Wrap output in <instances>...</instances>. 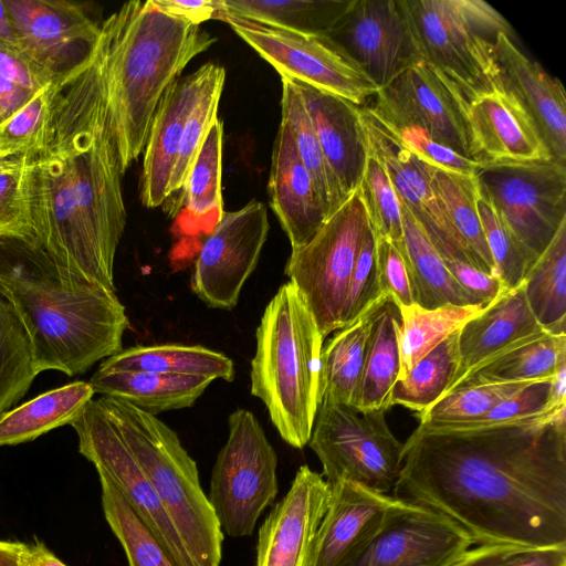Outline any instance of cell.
<instances>
[{
	"label": "cell",
	"mask_w": 566,
	"mask_h": 566,
	"mask_svg": "<svg viewBox=\"0 0 566 566\" xmlns=\"http://www.w3.org/2000/svg\"><path fill=\"white\" fill-rule=\"evenodd\" d=\"M224 80V69L218 64L210 63L209 72L198 98L185 122L177 159L170 178L169 197L182 189L188 172L199 154L210 127L218 119L217 113Z\"/></svg>",
	"instance_id": "obj_44"
},
{
	"label": "cell",
	"mask_w": 566,
	"mask_h": 566,
	"mask_svg": "<svg viewBox=\"0 0 566 566\" xmlns=\"http://www.w3.org/2000/svg\"><path fill=\"white\" fill-rule=\"evenodd\" d=\"M476 205L495 274L507 291L514 290L523 283L537 256L523 245L480 191Z\"/></svg>",
	"instance_id": "obj_45"
},
{
	"label": "cell",
	"mask_w": 566,
	"mask_h": 566,
	"mask_svg": "<svg viewBox=\"0 0 566 566\" xmlns=\"http://www.w3.org/2000/svg\"><path fill=\"white\" fill-rule=\"evenodd\" d=\"M534 381L479 384L458 387L419 415V424L470 421L489 412L503 400Z\"/></svg>",
	"instance_id": "obj_47"
},
{
	"label": "cell",
	"mask_w": 566,
	"mask_h": 566,
	"mask_svg": "<svg viewBox=\"0 0 566 566\" xmlns=\"http://www.w3.org/2000/svg\"><path fill=\"white\" fill-rule=\"evenodd\" d=\"M468 122L472 159L480 166L554 159L530 117L501 88L472 99Z\"/></svg>",
	"instance_id": "obj_22"
},
{
	"label": "cell",
	"mask_w": 566,
	"mask_h": 566,
	"mask_svg": "<svg viewBox=\"0 0 566 566\" xmlns=\"http://www.w3.org/2000/svg\"><path fill=\"white\" fill-rule=\"evenodd\" d=\"M551 381L552 379L534 381L496 405L485 415L473 420L442 424H419L418 428L422 430H467L549 416L546 412V406L549 398Z\"/></svg>",
	"instance_id": "obj_49"
},
{
	"label": "cell",
	"mask_w": 566,
	"mask_h": 566,
	"mask_svg": "<svg viewBox=\"0 0 566 566\" xmlns=\"http://www.w3.org/2000/svg\"><path fill=\"white\" fill-rule=\"evenodd\" d=\"M290 80L301 95L327 164L349 198L359 186L367 159L358 106L307 83Z\"/></svg>",
	"instance_id": "obj_26"
},
{
	"label": "cell",
	"mask_w": 566,
	"mask_h": 566,
	"mask_svg": "<svg viewBox=\"0 0 566 566\" xmlns=\"http://www.w3.org/2000/svg\"><path fill=\"white\" fill-rule=\"evenodd\" d=\"M0 76L33 93L54 83L50 75L23 53L15 43L9 41H0Z\"/></svg>",
	"instance_id": "obj_54"
},
{
	"label": "cell",
	"mask_w": 566,
	"mask_h": 566,
	"mask_svg": "<svg viewBox=\"0 0 566 566\" xmlns=\"http://www.w3.org/2000/svg\"><path fill=\"white\" fill-rule=\"evenodd\" d=\"M350 0H220L214 15L245 19L305 34H327Z\"/></svg>",
	"instance_id": "obj_36"
},
{
	"label": "cell",
	"mask_w": 566,
	"mask_h": 566,
	"mask_svg": "<svg viewBox=\"0 0 566 566\" xmlns=\"http://www.w3.org/2000/svg\"><path fill=\"white\" fill-rule=\"evenodd\" d=\"M29 544L0 541V566H27Z\"/></svg>",
	"instance_id": "obj_60"
},
{
	"label": "cell",
	"mask_w": 566,
	"mask_h": 566,
	"mask_svg": "<svg viewBox=\"0 0 566 566\" xmlns=\"http://www.w3.org/2000/svg\"><path fill=\"white\" fill-rule=\"evenodd\" d=\"M102 399L196 566H220L223 533L202 490L197 463L177 433L127 401Z\"/></svg>",
	"instance_id": "obj_6"
},
{
	"label": "cell",
	"mask_w": 566,
	"mask_h": 566,
	"mask_svg": "<svg viewBox=\"0 0 566 566\" xmlns=\"http://www.w3.org/2000/svg\"><path fill=\"white\" fill-rule=\"evenodd\" d=\"M216 40L153 0L126 2L103 22L105 96L124 174L144 151L167 87Z\"/></svg>",
	"instance_id": "obj_4"
},
{
	"label": "cell",
	"mask_w": 566,
	"mask_h": 566,
	"mask_svg": "<svg viewBox=\"0 0 566 566\" xmlns=\"http://www.w3.org/2000/svg\"><path fill=\"white\" fill-rule=\"evenodd\" d=\"M268 192L292 250L310 242L327 219L290 128L282 120L273 146Z\"/></svg>",
	"instance_id": "obj_27"
},
{
	"label": "cell",
	"mask_w": 566,
	"mask_h": 566,
	"mask_svg": "<svg viewBox=\"0 0 566 566\" xmlns=\"http://www.w3.org/2000/svg\"><path fill=\"white\" fill-rule=\"evenodd\" d=\"M399 202L405 262L410 274L415 303L427 310L446 305L482 306L455 281L420 223L400 200Z\"/></svg>",
	"instance_id": "obj_31"
},
{
	"label": "cell",
	"mask_w": 566,
	"mask_h": 566,
	"mask_svg": "<svg viewBox=\"0 0 566 566\" xmlns=\"http://www.w3.org/2000/svg\"><path fill=\"white\" fill-rule=\"evenodd\" d=\"M103 371H142L234 379V364L224 354L199 345L161 344L135 346L104 359Z\"/></svg>",
	"instance_id": "obj_32"
},
{
	"label": "cell",
	"mask_w": 566,
	"mask_h": 566,
	"mask_svg": "<svg viewBox=\"0 0 566 566\" xmlns=\"http://www.w3.org/2000/svg\"><path fill=\"white\" fill-rule=\"evenodd\" d=\"M423 164L431 186L473 264L480 271L496 276L478 212L475 175H461Z\"/></svg>",
	"instance_id": "obj_35"
},
{
	"label": "cell",
	"mask_w": 566,
	"mask_h": 566,
	"mask_svg": "<svg viewBox=\"0 0 566 566\" xmlns=\"http://www.w3.org/2000/svg\"><path fill=\"white\" fill-rule=\"evenodd\" d=\"M123 175L99 40L91 61L55 85L42 144L27 155L25 189L39 243L61 268L114 292Z\"/></svg>",
	"instance_id": "obj_2"
},
{
	"label": "cell",
	"mask_w": 566,
	"mask_h": 566,
	"mask_svg": "<svg viewBox=\"0 0 566 566\" xmlns=\"http://www.w3.org/2000/svg\"><path fill=\"white\" fill-rule=\"evenodd\" d=\"M0 292L28 333L38 374L75 376L123 349L129 319L115 292L61 268L34 237L0 235Z\"/></svg>",
	"instance_id": "obj_3"
},
{
	"label": "cell",
	"mask_w": 566,
	"mask_h": 566,
	"mask_svg": "<svg viewBox=\"0 0 566 566\" xmlns=\"http://www.w3.org/2000/svg\"><path fill=\"white\" fill-rule=\"evenodd\" d=\"M515 547L518 546L481 544L474 548H469L451 566H500L503 558Z\"/></svg>",
	"instance_id": "obj_57"
},
{
	"label": "cell",
	"mask_w": 566,
	"mask_h": 566,
	"mask_svg": "<svg viewBox=\"0 0 566 566\" xmlns=\"http://www.w3.org/2000/svg\"><path fill=\"white\" fill-rule=\"evenodd\" d=\"M210 63L176 78L165 91L155 112L144 148L140 201L155 208L169 197V184L186 118L193 106Z\"/></svg>",
	"instance_id": "obj_25"
},
{
	"label": "cell",
	"mask_w": 566,
	"mask_h": 566,
	"mask_svg": "<svg viewBox=\"0 0 566 566\" xmlns=\"http://www.w3.org/2000/svg\"><path fill=\"white\" fill-rule=\"evenodd\" d=\"M566 408V359L562 360L552 378L546 412L554 415Z\"/></svg>",
	"instance_id": "obj_59"
},
{
	"label": "cell",
	"mask_w": 566,
	"mask_h": 566,
	"mask_svg": "<svg viewBox=\"0 0 566 566\" xmlns=\"http://www.w3.org/2000/svg\"><path fill=\"white\" fill-rule=\"evenodd\" d=\"M545 334L528 306L523 283L504 291L459 329V367L448 392L468 374Z\"/></svg>",
	"instance_id": "obj_24"
},
{
	"label": "cell",
	"mask_w": 566,
	"mask_h": 566,
	"mask_svg": "<svg viewBox=\"0 0 566 566\" xmlns=\"http://www.w3.org/2000/svg\"><path fill=\"white\" fill-rule=\"evenodd\" d=\"M376 260L381 291L399 306L415 304L410 274L398 249L386 238L376 235Z\"/></svg>",
	"instance_id": "obj_53"
},
{
	"label": "cell",
	"mask_w": 566,
	"mask_h": 566,
	"mask_svg": "<svg viewBox=\"0 0 566 566\" xmlns=\"http://www.w3.org/2000/svg\"><path fill=\"white\" fill-rule=\"evenodd\" d=\"M57 82L45 86L0 125V157L27 156L42 144Z\"/></svg>",
	"instance_id": "obj_48"
},
{
	"label": "cell",
	"mask_w": 566,
	"mask_h": 566,
	"mask_svg": "<svg viewBox=\"0 0 566 566\" xmlns=\"http://www.w3.org/2000/svg\"><path fill=\"white\" fill-rule=\"evenodd\" d=\"M370 321L366 360L355 407L388 410L390 392L400 368L398 331L401 315L398 303L385 295L373 306Z\"/></svg>",
	"instance_id": "obj_30"
},
{
	"label": "cell",
	"mask_w": 566,
	"mask_h": 566,
	"mask_svg": "<svg viewBox=\"0 0 566 566\" xmlns=\"http://www.w3.org/2000/svg\"><path fill=\"white\" fill-rule=\"evenodd\" d=\"M231 29L280 74L366 106L376 84L327 35L305 34L221 15Z\"/></svg>",
	"instance_id": "obj_11"
},
{
	"label": "cell",
	"mask_w": 566,
	"mask_h": 566,
	"mask_svg": "<svg viewBox=\"0 0 566 566\" xmlns=\"http://www.w3.org/2000/svg\"><path fill=\"white\" fill-rule=\"evenodd\" d=\"M329 497L331 485L324 476L301 465L290 490L259 528L255 566H311Z\"/></svg>",
	"instance_id": "obj_20"
},
{
	"label": "cell",
	"mask_w": 566,
	"mask_h": 566,
	"mask_svg": "<svg viewBox=\"0 0 566 566\" xmlns=\"http://www.w3.org/2000/svg\"><path fill=\"white\" fill-rule=\"evenodd\" d=\"M38 375L28 333L0 292V417L24 396Z\"/></svg>",
	"instance_id": "obj_42"
},
{
	"label": "cell",
	"mask_w": 566,
	"mask_h": 566,
	"mask_svg": "<svg viewBox=\"0 0 566 566\" xmlns=\"http://www.w3.org/2000/svg\"><path fill=\"white\" fill-rule=\"evenodd\" d=\"M384 296L376 260V239L370 226L363 240L350 277L343 327L364 316Z\"/></svg>",
	"instance_id": "obj_51"
},
{
	"label": "cell",
	"mask_w": 566,
	"mask_h": 566,
	"mask_svg": "<svg viewBox=\"0 0 566 566\" xmlns=\"http://www.w3.org/2000/svg\"><path fill=\"white\" fill-rule=\"evenodd\" d=\"M422 57L470 103L496 88L493 51L499 33L514 30L482 0H405Z\"/></svg>",
	"instance_id": "obj_7"
},
{
	"label": "cell",
	"mask_w": 566,
	"mask_h": 566,
	"mask_svg": "<svg viewBox=\"0 0 566 566\" xmlns=\"http://www.w3.org/2000/svg\"><path fill=\"white\" fill-rule=\"evenodd\" d=\"M391 126L397 132L405 146L421 161L430 166L468 176H474L476 169L480 167L478 163L436 142L420 129L408 126Z\"/></svg>",
	"instance_id": "obj_52"
},
{
	"label": "cell",
	"mask_w": 566,
	"mask_h": 566,
	"mask_svg": "<svg viewBox=\"0 0 566 566\" xmlns=\"http://www.w3.org/2000/svg\"><path fill=\"white\" fill-rule=\"evenodd\" d=\"M358 190L374 233L388 239L405 260L398 196L381 164L368 151Z\"/></svg>",
	"instance_id": "obj_46"
},
{
	"label": "cell",
	"mask_w": 566,
	"mask_h": 566,
	"mask_svg": "<svg viewBox=\"0 0 566 566\" xmlns=\"http://www.w3.org/2000/svg\"><path fill=\"white\" fill-rule=\"evenodd\" d=\"M395 502L394 496L352 482L332 484L311 566H348L380 531Z\"/></svg>",
	"instance_id": "obj_23"
},
{
	"label": "cell",
	"mask_w": 566,
	"mask_h": 566,
	"mask_svg": "<svg viewBox=\"0 0 566 566\" xmlns=\"http://www.w3.org/2000/svg\"><path fill=\"white\" fill-rule=\"evenodd\" d=\"M566 408L467 430H413L394 497L458 524L475 544L566 546Z\"/></svg>",
	"instance_id": "obj_1"
},
{
	"label": "cell",
	"mask_w": 566,
	"mask_h": 566,
	"mask_svg": "<svg viewBox=\"0 0 566 566\" xmlns=\"http://www.w3.org/2000/svg\"><path fill=\"white\" fill-rule=\"evenodd\" d=\"M370 311L353 324L334 332L323 345L319 403L328 401L356 406L370 333Z\"/></svg>",
	"instance_id": "obj_33"
},
{
	"label": "cell",
	"mask_w": 566,
	"mask_h": 566,
	"mask_svg": "<svg viewBox=\"0 0 566 566\" xmlns=\"http://www.w3.org/2000/svg\"><path fill=\"white\" fill-rule=\"evenodd\" d=\"M164 12L181 18L192 24L214 19L220 10V0H153Z\"/></svg>",
	"instance_id": "obj_56"
},
{
	"label": "cell",
	"mask_w": 566,
	"mask_h": 566,
	"mask_svg": "<svg viewBox=\"0 0 566 566\" xmlns=\"http://www.w3.org/2000/svg\"><path fill=\"white\" fill-rule=\"evenodd\" d=\"M270 223L263 202L224 212L203 240L193 264L191 289L208 306L232 310L254 271Z\"/></svg>",
	"instance_id": "obj_15"
},
{
	"label": "cell",
	"mask_w": 566,
	"mask_h": 566,
	"mask_svg": "<svg viewBox=\"0 0 566 566\" xmlns=\"http://www.w3.org/2000/svg\"><path fill=\"white\" fill-rule=\"evenodd\" d=\"M94 394L88 381H74L4 412L0 417V446L31 441L71 423Z\"/></svg>",
	"instance_id": "obj_34"
},
{
	"label": "cell",
	"mask_w": 566,
	"mask_h": 566,
	"mask_svg": "<svg viewBox=\"0 0 566 566\" xmlns=\"http://www.w3.org/2000/svg\"><path fill=\"white\" fill-rule=\"evenodd\" d=\"M399 308L401 323L398 331V380L403 379L411 368L444 338L484 310L479 305H446L427 310L416 303Z\"/></svg>",
	"instance_id": "obj_39"
},
{
	"label": "cell",
	"mask_w": 566,
	"mask_h": 566,
	"mask_svg": "<svg viewBox=\"0 0 566 566\" xmlns=\"http://www.w3.org/2000/svg\"><path fill=\"white\" fill-rule=\"evenodd\" d=\"M325 35L379 90L423 60L405 0H350Z\"/></svg>",
	"instance_id": "obj_17"
},
{
	"label": "cell",
	"mask_w": 566,
	"mask_h": 566,
	"mask_svg": "<svg viewBox=\"0 0 566 566\" xmlns=\"http://www.w3.org/2000/svg\"><path fill=\"white\" fill-rule=\"evenodd\" d=\"M528 306L549 334H566V220L523 281Z\"/></svg>",
	"instance_id": "obj_37"
},
{
	"label": "cell",
	"mask_w": 566,
	"mask_h": 566,
	"mask_svg": "<svg viewBox=\"0 0 566 566\" xmlns=\"http://www.w3.org/2000/svg\"><path fill=\"white\" fill-rule=\"evenodd\" d=\"M478 188L535 256L566 220V163L480 166Z\"/></svg>",
	"instance_id": "obj_12"
},
{
	"label": "cell",
	"mask_w": 566,
	"mask_h": 566,
	"mask_svg": "<svg viewBox=\"0 0 566 566\" xmlns=\"http://www.w3.org/2000/svg\"><path fill=\"white\" fill-rule=\"evenodd\" d=\"M223 124L218 118L210 127L182 187L174 217L179 231L193 235L209 233L223 211L221 192Z\"/></svg>",
	"instance_id": "obj_29"
},
{
	"label": "cell",
	"mask_w": 566,
	"mask_h": 566,
	"mask_svg": "<svg viewBox=\"0 0 566 566\" xmlns=\"http://www.w3.org/2000/svg\"><path fill=\"white\" fill-rule=\"evenodd\" d=\"M0 41L14 43V33L10 23L4 0H0Z\"/></svg>",
	"instance_id": "obj_62"
},
{
	"label": "cell",
	"mask_w": 566,
	"mask_h": 566,
	"mask_svg": "<svg viewBox=\"0 0 566 566\" xmlns=\"http://www.w3.org/2000/svg\"><path fill=\"white\" fill-rule=\"evenodd\" d=\"M255 337L251 394L263 401L281 438L302 449L310 441L319 403L324 337L291 281L268 303Z\"/></svg>",
	"instance_id": "obj_5"
},
{
	"label": "cell",
	"mask_w": 566,
	"mask_h": 566,
	"mask_svg": "<svg viewBox=\"0 0 566 566\" xmlns=\"http://www.w3.org/2000/svg\"><path fill=\"white\" fill-rule=\"evenodd\" d=\"M564 359L566 334L547 333L473 370L452 389L479 384L548 380Z\"/></svg>",
	"instance_id": "obj_38"
},
{
	"label": "cell",
	"mask_w": 566,
	"mask_h": 566,
	"mask_svg": "<svg viewBox=\"0 0 566 566\" xmlns=\"http://www.w3.org/2000/svg\"><path fill=\"white\" fill-rule=\"evenodd\" d=\"M212 468L208 500L222 533L244 537L279 492L277 454L256 417L237 409Z\"/></svg>",
	"instance_id": "obj_9"
},
{
	"label": "cell",
	"mask_w": 566,
	"mask_h": 566,
	"mask_svg": "<svg viewBox=\"0 0 566 566\" xmlns=\"http://www.w3.org/2000/svg\"><path fill=\"white\" fill-rule=\"evenodd\" d=\"M98 476L104 516L125 552L128 566H174L120 492L104 474Z\"/></svg>",
	"instance_id": "obj_43"
},
{
	"label": "cell",
	"mask_w": 566,
	"mask_h": 566,
	"mask_svg": "<svg viewBox=\"0 0 566 566\" xmlns=\"http://www.w3.org/2000/svg\"><path fill=\"white\" fill-rule=\"evenodd\" d=\"M212 381L196 376L98 369L88 382L95 394L122 399L156 416L193 406Z\"/></svg>",
	"instance_id": "obj_28"
},
{
	"label": "cell",
	"mask_w": 566,
	"mask_h": 566,
	"mask_svg": "<svg viewBox=\"0 0 566 566\" xmlns=\"http://www.w3.org/2000/svg\"><path fill=\"white\" fill-rule=\"evenodd\" d=\"M358 114L367 151L381 164L399 200L420 223L441 259L448 263L471 259L431 186L424 164L371 108L358 107Z\"/></svg>",
	"instance_id": "obj_18"
},
{
	"label": "cell",
	"mask_w": 566,
	"mask_h": 566,
	"mask_svg": "<svg viewBox=\"0 0 566 566\" xmlns=\"http://www.w3.org/2000/svg\"><path fill=\"white\" fill-rule=\"evenodd\" d=\"M501 32L493 51L494 83L510 94L536 127L554 159L566 163V93L556 77Z\"/></svg>",
	"instance_id": "obj_21"
},
{
	"label": "cell",
	"mask_w": 566,
	"mask_h": 566,
	"mask_svg": "<svg viewBox=\"0 0 566 566\" xmlns=\"http://www.w3.org/2000/svg\"><path fill=\"white\" fill-rule=\"evenodd\" d=\"M474 544L448 517L396 499L380 531L348 566H451Z\"/></svg>",
	"instance_id": "obj_19"
},
{
	"label": "cell",
	"mask_w": 566,
	"mask_h": 566,
	"mask_svg": "<svg viewBox=\"0 0 566 566\" xmlns=\"http://www.w3.org/2000/svg\"><path fill=\"white\" fill-rule=\"evenodd\" d=\"M281 120L290 128L300 159L314 181L328 219L348 198L326 161L300 93L289 77L281 76Z\"/></svg>",
	"instance_id": "obj_40"
},
{
	"label": "cell",
	"mask_w": 566,
	"mask_h": 566,
	"mask_svg": "<svg viewBox=\"0 0 566 566\" xmlns=\"http://www.w3.org/2000/svg\"><path fill=\"white\" fill-rule=\"evenodd\" d=\"M370 223L358 188L313 239L292 250L285 274L308 305L325 338L343 327L353 270Z\"/></svg>",
	"instance_id": "obj_10"
},
{
	"label": "cell",
	"mask_w": 566,
	"mask_h": 566,
	"mask_svg": "<svg viewBox=\"0 0 566 566\" xmlns=\"http://www.w3.org/2000/svg\"><path fill=\"white\" fill-rule=\"evenodd\" d=\"M70 424L77 434L81 454L120 492L172 565L196 566L102 397L88 401Z\"/></svg>",
	"instance_id": "obj_13"
},
{
	"label": "cell",
	"mask_w": 566,
	"mask_h": 566,
	"mask_svg": "<svg viewBox=\"0 0 566 566\" xmlns=\"http://www.w3.org/2000/svg\"><path fill=\"white\" fill-rule=\"evenodd\" d=\"M27 566H67L60 560L43 543L29 545Z\"/></svg>",
	"instance_id": "obj_61"
},
{
	"label": "cell",
	"mask_w": 566,
	"mask_h": 566,
	"mask_svg": "<svg viewBox=\"0 0 566 566\" xmlns=\"http://www.w3.org/2000/svg\"><path fill=\"white\" fill-rule=\"evenodd\" d=\"M36 93H33L0 76V125L22 108Z\"/></svg>",
	"instance_id": "obj_58"
},
{
	"label": "cell",
	"mask_w": 566,
	"mask_h": 566,
	"mask_svg": "<svg viewBox=\"0 0 566 566\" xmlns=\"http://www.w3.org/2000/svg\"><path fill=\"white\" fill-rule=\"evenodd\" d=\"M366 106L389 124L420 129L473 160L469 102L453 82L424 60L381 87Z\"/></svg>",
	"instance_id": "obj_14"
},
{
	"label": "cell",
	"mask_w": 566,
	"mask_h": 566,
	"mask_svg": "<svg viewBox=\"0 0 566 566\" xmlns=\"http://www.w3.org/2000/svg\"><path fill=\"white\" fill-rule=\"evenodd\" d=\"M14 43L54 82L87 64L102 25L80 4L66 0H4Z\"/></svg>",
	"instance_id": "obj_16"
},
{
	"label": "cell",
	"mask_w": 566,
	"mask_h": 566,
	"mask_svg": "<svg viewBox=\"0 0 566 566\" xmlns=\"http://www.w3.org/2000/svg\"><path fill=\"white\" fill-rule=\"evenodd\" d=\"M459 329L422 357L391 389L390 407L423 412L448 392L459 367Z\"/></svg>",
	"instance_id": "obj_41"
},
{
	"label": "cell",
	"mask_w": 566,
	"mask_h": 566,
	"mask_svg": "<svg viewBox=\"0 0 566 566\" xmlns=\"http://www.w3.org/2000/svg\"><path fill=\"white\" fill-rule=\"evenodd\" d=\"M27 156L0 157V235L34 237L25 189Z\"/></svg>",
	"instance_id": "obj_50"
},
{
	"label": "cell",
	"mask_w": 566,
	"mask_h": 566,
	"mask_svg": "<svg viewBox=\"0 0 566 566\" xmlns=\"http://www.w3.org/2000/svg\"><path fill=\"white\" fill-rule=\"evenodd\" d=\"M500 566H566V546L515 547Z\"/></svg>",
	"instance_id": "obj_55"
},
{
	"label": "cell",
	"mask_w": 566,
	"mask_h": 566,
	"mask_svg": "<svg viewBox=\"0 0 566 566\" xmlns=\"http://www.w3.org/2000/svg\"><path fill=\"white\" fill-rule=\"evenodd\" d=\"M386 411L328 401L318 405L308 446L329 485L347 481L381 494L394 491L405 444L391 432Z\"/></svg>",
	"instance_id": "obj_8"
}]
</instances>
